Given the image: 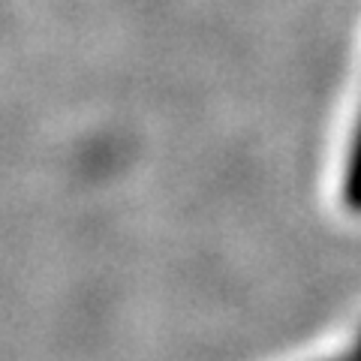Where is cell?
<instances>
[{
	"label": "cell",
	"mask_w": 361,
	"mask_h": 361,
	"mask_svg": "<svg viewBox=\"0 0 361 361\" xmlns=\"http://www.w3.org/2000/svg\"><path fill=\"white\" fill-rule=\"evenodd\" d=\"M343 205L349 211L361 214V115L355 123V133H353V142H349V154H346V163H343Z\"/></svg>",
	"instance_id": "1"
},
{
	"label": "cell",
	"mask_w": 361,
	"mask_h": 361,
	"mask_svg": "<svg viewBox=\"0 0 361 361\" xmlns=\"http://www.w3.org/2000/svg\"><path fill=\"white\" fill-rule=\"evenodd\" d=\"M329 361H361V337H358V341H355L353 346L346 349L343 355H337V358H329Z\"/></svg>",
	"instance_id": "2"
}]
</instances>
